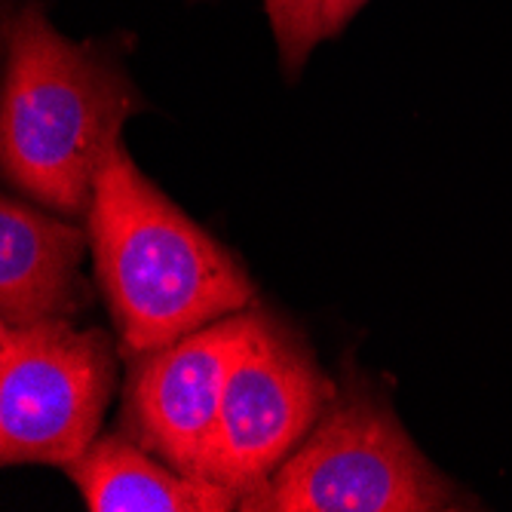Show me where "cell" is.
Instances as JSON below:
<instances>
[{"mask_svg":"<svg viewBox=\"0 0 512 512\" xmlns=\"http://www.w3.org/2000/svg\"><path fill=\"white\" fill-rule=\"evenodd\" d=\"M86 243L89 230L7 194L0 203V322L77 316L92 301L80 273Z\"/></svg>","mask_w":512,"mask_h":512,"instance_id":"7","label":"cell"},{"mask_svg":"<svg viewBox=\"0 0 512 512\" xmlns=\"http://www.w3.org/2000/svg\"><path fill=\"white\" fill-rule=\"evenodd\" d=\"M335 396L310 347L283 322L258 313L252 341L230 371L197 476L243 500L283 467Z\"/></svg>","mask_w":512,"mask_h":512,"instance_id":"5","label":"cell"},{"mask_svg":"<svg viewBox=\"0 0 512 512\" xmlns=\"http://www.w3.org/2000/svg\"><path fill=\"white\" fill-rule=\"evenodd\" d=\"M138 108L135 86L99 46L59 34L37 0L16 13L0 99V163L13 188L68 218L89 215Z\"/></svg>","mask_w":512,"mask_h":512,"instance_id":"2","label":"cell"},{"mask_svg":"<svg viewBox=\"0 0 512 512\" xmlns=\"http://www.w3.org/2000/svg\"><path fill=\"white\" fill-rule=\"evenodd\" d=\"M86 224L96 279L129 356L255 307L240 258L138 172L123 145L96 178Z\"/></svg>","mask_w":512,"mask_h":512,"instance_id":"1","label":"cell"},{"mask_svg":"<svg viewBox=\"0 0 512 512\" xmlns=\"http://www.w3.org/2000/svg\"><path fill=\"white\" fill-rule=\"evenodd\" d=\"M117 384V350L68 319L0 325V460L68 467L99 439Z\"/></svg>","mask_w":512,"mask_h":512,"instance_id":"4","label":"cell"},{"mask_svg":"<svg viewBox=\"0 0 512 512\" xmlns=\"http://www.w3.org/2000/svg\"><path fill=\"white\" fill-rule=\"evenodd\" d=\"M368 0H329V7H325V37H335Z\"/></svg>","mask_w":512,"mask_h":512,"instance_id":"10","label":"cell"},{"mask_svg":"<svg viewBox=\"0 0 512 512\" xmlns=\"http://www.w3.org/2000/svg\"><path fill=\"white\" fill-rule=\"evenodd\" d=\"M411 442L393 408L359 384L332 399L310 436L243 512H445L473 509Z\"/></svg>","mask_w":512,"mask_h":512,"instance_id":"3","label":"cell"},{"mask_svg":"<svg viewBox=\"0 0 512 512\" xmlns=\"http://www.w3.org/2000/svg\"><path fill=\"white\" fill-rule=\"evenodd\" d=\"M258 325L255 310L230 313L166 347L135 353L123 390V433L197 476L237 359Z\"/></svg>","mask_w":512,"mask_h":512,"instance_id":"6","label":"cell"},{"mask_svg":"<svg viewBox=\"0 0 512 512\" xmlns=\"http://www.w3.org/2000/svg\"><path fill=\"white\" fill-rule=\"evenodd\" d=\"M157 457V454H154ZM132 436H102L65 473L89 512H230L240 497L209 479L157 463Z\"/></svg>","mask_w":512,"mask_h":512,"instance_id":"8","label":"cell"},{"mask_svg":"<svg viewBox=\"0 0 512 512\" xmlns=\"http://www.w3.org/2000/svg\"><path fill=\"white\" fill-rule=\"evenodd\" d=\"M325 7L329 0H264L286 74L295 77L325 37Z\"/></svg>","mask_w":512,"mask_h":512,"instance_id":"9","label":"cell"}]
</instances>
